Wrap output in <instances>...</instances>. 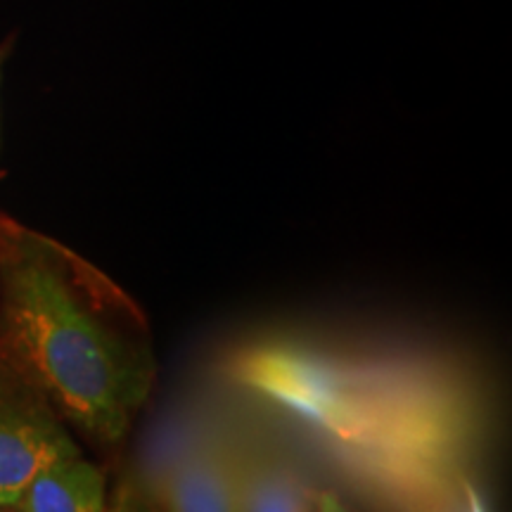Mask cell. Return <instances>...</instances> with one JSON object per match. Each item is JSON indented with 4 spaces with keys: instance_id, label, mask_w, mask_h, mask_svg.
Instances as JSON below:
<instances>
[{
    "instance_id": "2",
    "label": "cell",
    "mask_w": 512,
    "mask_h": 512,
    "mask_svg": "<svg viewBox=\"0 0 512 512\" xmlns=\"http://www.w3.org/2000/svg\"><path fill=\"white\" fill-rule=\"evenodd\" d=\"M238 373L323 437L382 458L432 460L460 430L439 389L328 351L268 344L249 351Z\"/></svg>"
},
{
    "instance_id": "10",
    "label": "cell",
    "mask_w": 512,
    "mask_h": 512,
    "mask_svg": "<svg viewBox=\"0 0 512 512\" xmlns=\"http://www.w3.org/2000/svg\"><path fill=\"white\" fill-rule=\"evenodd\" d=\"M3 55H5V50H0V67H3Z\"/></svg>"
},
{
    "instance_id": "6",
    "label": "cell",
    "mask_w": 512,
    "mask_h": 512,
    "mask_svg": "<svg viewBox=\"0 0 512 512\" xmlns=\"http://www.w3.org/2000/svg\"><path fill=\"white\" fill-rule=\"evenodd\" d=\"M238 512H316L313 484L287 460L254 456L235 470Z\"/></svg>"
},
{
    "instance_id": "3",
    "label": "cell",
    "mask_w": 512,
    "mask_h": 512,
    "mask_svg": "<svg viewBox=\"0 0 512 512\" xmlns=\"http://www.w3.org/2000/svg\"><path fill=\"white\" fill-rule=\"evenodd\" d=\"M81 446L41 389L0 351V508H15L27 484Z\"/></svg>"
},
{
    "instance_id": "5",
    "label": "cell",
    "mask_w": 512,
    "mask_h": 512,
    "mask_svg": "<svg viewBox=\"0 0 512 512\" xmlns=\"http://www.w3.org/2000/svg\"><path fill=\"white\" fill-rule=\"evenodd\" d=\"M107 477L83 453L55 460L36 472L22 491L15 512H102Z\"/></svg>"
},
{
    "instance_id": "9",
    "label": "cell",
    "mask_w": 512,
    "mask_h": 512,
    "mask_svg": "<svg viewBox=\"0 0 512 512\" xmlns=\"http://www.w3.org/2000/svg\"><path fill=\"white\" fill-rule=\"evenodd\" d=\"M316 512H358V510L349 508V505L339 498L337 491H320Z\"/></svg>"
},
{
    "instance_id": "8",
    "label": "cell",
    "mask_w": 512,
    "mask_h": 512,
    "mask_svg": "<svg viewBox=\"0 0 512 512\" xmlns=\"http://www.w3.org/2000/svg\"><path fill=\"white\" fill-rule=\"evenodd\" d=\"M434 512H489L486 498L470 479L458 477L456 482L448 486L446 496L441 498Z\"/></svg>"
},
{
    "instance_id": "7",
    "label": "cell",
    "mask_w": 512,
    "mask_h": 512,
    "mask_svg": "<svg viewBox=\"0 0 512 512\" xmlns=\"http://www.w3.org/2000/svg\"><path fill=\"white\" fill-rule=\"evenodd\" d=\"M102 512H164L155 491H150L136 477H121L112 494H107V503Z\"/></svg>"
},
{
    "instance_id": "11",
    "label": "cell",
    "mask_w": 512,
    "mask_h": 512,
    "mask_svg": "<svg viewBox=\"0 0 512 512\" xmlns=\"http://www.w3.org/2000/svg\"><path fill=\"white\" fill-rule=\"evenodd\" d=\"M0 512H15V510H8V508H0Z\"/></svg>"
},
{
    "instance_id": "4",
    "label": "cell",
    "mask_w": 512,
    "mask_h": 512,
    "mask_svg": "<svg viewBox=\"0 0 512 512\" xmlns=\"http://www.w3.org/2000/svg\"><path fill=\"white\" fill-rule=\"evenodd\" d=\"M238 460L219 448L192 451L166 470L155 491L164 512H238Z\"/></svg>"
},
{
    "instance_id": "1",
    "label": "cell",
    "mask_w": 512,
    "mask_h": 512,
    "mask_svg": "<svg viewBox=\"0 0 512 512\" xmlns=\"http://www.w3.org/2000/svg\"><path fill=\"white\" fill-rule=\"evenodd\" d=\"M0 351L100 448L128 437L159 373L140 306L72 249L5 216Z\"/></svg>"
}]
</instances>
